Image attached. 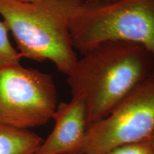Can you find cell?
Returning <instances> with one entry per match:
<instances>
[{
  "label": "cell",
  "instance_id": "obj_2",
  "mask_svg": "<svg viewBox=\"0 0 154 154\" xmlns=\"http://www.w3.org/2000/svg\"><path fill=\"white\" fill-rule=\"evenodd\" d=\"M83 2L28 3L0 0V15L12 34L21 57L38 62L51 61L67 76L78 59L69 19Z\"/></svg>",
  "mask_w": 154,
  "mask_h": 154
},
{
  "label": "cell",
  "instance_id": "obj_10",
  "mask_svg": "<svg viewBox=\"0 0 154 154\" xmlns=\"http://www.w3.org/2000/svg\"><path fill=\"white\" fill-rule=\"evenodd\" d=\"M16 1L22 2H28V3H44V2H53L54 1V0H16Z\"/></svg>",
  "mask_w": 154,
  "mask_h": 154
},
{
  "label": "cell",
  "instance_id": "obj_6",
  "mask_svg": "<svg viewBox=\"0 0 154 154\" xmlns=\"http://www.w3.org/2000/svg\"><path fill=\"white\" fill-rule=\"evenodd\" d=\"M52 119L55 122L52 131L43 140L35 154L78 153L88 126L82 99L72 97L70 101L58 103Z\"/></svg>",
  "mask_w": 154,
  "mask_h": 154
},
{
  "label": "cell",
  "instance_id": "obj_7",
  "mask_svg": "<svg viewBox=\"0 0 154 154\" xmlns=\"http://www.w3.org/2000/svg\"><path fill=\"white\" fill-rule=\"evenodd\" d=\"M43 139L29 129L0 123V154H35Z\"/></svg>",
  "mask_w": 154,
  "mask_h": 154
},
{
  "label": "cell",
  "instance_id": "obj_1",
  "mask_svg": "<svg viewBox=\"0 0 154 154\" xmlns=\"http://www.w3.org/2000/svg\"><path fill=\"white\" fill-rule=\"evenodd\" d=\"M153 72L154 58L146 48L105 42L82 54L66 76L72 97L84 101L90 126L104 119Z\"/></svg>",
  "mask_w": 154,
  "mask_h": 154
},
{
  "label": "cell",
  "instance_id": "obj_3",
  "mask_svg": "<svg viewBox=\"0 0 154 154\" xmlns=\"http://www.w3.org/2000/svg\"><path fill=\"white\" fill-rule=\"evenodd\" d=\"M76 51L124 42L146 48L154 58V0H84L69 19Z\"/></svg>",
  "mask_w": 154,
  "mask_h": 154
},
{
  "label": "cell",
  "instance_id": "obj_12",
  "mask_svg": "<svg viewBox=\"0 0 154 154\" xmlns=\"http://www.w3.org/2000/svg\"><path fill=\"white\" fill-rule=\"evenodd\" d=\"M73 154H80V153H73Z\"/></svg>",
  "mask_w": 154,
  "mask_h": 154
},
{
  "label": "cell",
  "instance_id": "obj_4",
  "mask_svg": "<svg viewBox=\"0 0 154 154\" xmlns=\"http://www.w3.org/2000/svg\"><path fill=\"white\" fill-rule=\"evenodd\" d=\"M58 105L52 76L19 63L0 68V123L29 129L52 119Z\"/></svg>",
  "mask_w": 154,
  "mask_h": 154
},
{
  "label": "cell",
  "instance_id": "obj_5",
  "mask_svg": "<svg viewBox=\"0 0 154 154\" xmlns=\"http://www.w3.org/2000/svg\"><path fill=\"white\" fill-rule=\"evenodd\" d=\"M154 133V72L109 115L88 126L77 153L103 154L146 140Z\"/></svg>",
  "mask_w": 154,
  "mask_h": 154
},
{
  "label": "cell",
  "instance_id": "obj_9",
  "mask_svg": "<svg viewBox=\"0 0 154 154\" xmlns=\"http://www.w3.org/2000/svg\"><path fill=\"white\" fill-rule=\"evenodd\" d=\"M103 154H154V151L147 139L138 143L119 146Z\"/></svg>",
  "mask_w": 154,
  "mask_h": 154
},
{
  "label": "cell",
  "instance_id": "obj_8",
  "mask_svg": "<svg viewBox=\"0 0 154 154\" xmlns=\"http://www.w3.org/2000/svg\"><path fill=\"white\" fill-rule=\"evenodd\" d=\"M9 32L5 22L0 21V68L19 64L22 58L11 44Z\"/></svg>",
  "mask_w": 154,
  "mask_h": 154
},
{
  "label": "cell",
  "instance_id": "obj_11",
  "mask_svg": "<svg viewBox=\"0 0 154 154\" xmlns=\"http://www.w3.org/2000/svg\"><path fill=\"white\" fill-rule=\"evenodd\" d=\"M148 140H149L150 143H151L152 148H153V151H154V133L151 135V137H150Z\"/></svg>",
  "mask_w": 154,
  "mask_h": 154
}]
</instances>
